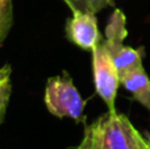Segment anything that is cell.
I'll return each mask as SVG.
<instances>
[{"label": "cell", "instance_id": "cell-10", "mask_svg": "<svg viewBox=\"0 0 150 149\" xmlns=\"http://www.w3.org/2000/svg\"><path fill=\"white\" fill-rule=\"evenodd\" d=\"M13 24L12 0H0V45L4 44Z\"/></svg>", "mask_w": 150, "mask_h": 149}, {"label": "cell", "instance_id": "cell-13", "mask_svg": "<svg viewBox=\"0 0 150 149\" xmlns=\"http://www.w3.org/2000/svg\"><path fill=\"white\" fill-rule=\"evenodd\" d=\"M149 149H150V148H149Z\"/></svg>", "mask_w": 150, "mask_h": 149}, {"label": "cell", "instance_id": "cell-11", "mask_svg": "<svg viewBox=\"0 0 150 149\" xmlns=\"http://www.w3.org/2000/svg\"><path fill=\"white\" fill-rule=\"evenodd\" d=\"M146 140H148V143H149V148H150V135H148V137H146Z\"/></svg>", "mask_w": 150, "mask_h": 149}, {"label": "cell", "instance_id": "cell-12", "mask_svg": "<svg viewBox=\"0 0 150 149\" xmlns=\"http://www.w3.org/2000/svg\"><path fill=\"white\" fill-rule=\"evenodd\" d=\"M67 149H74V147H71V148H67Z\"/></svg>", "mask_w": 150, "mask_h": 149}, {"label": "cell", "instance_id": "cell-9", "mask_svg": "<svg viewBox=\"0 0 150 149\" xmlns=\"http://www.w3.org/2000/svg\"><path fill=\"white\" fill-rule=\"evenodd\" d=\"M73 12H84L96 15L108 5H113V0H63Z\"/></svg>", "mask_w": 150, "mask_h": 149}, {"label": "cell", "instance_id": "cell-3", "mask_svg": "<svg viewBox=\"0 0 150 149\" xmlns=\"http://www.w3.org/2000/svg\"><path fill=\"white\" fill-rule=\"evenodd\" d=\"M92 75L96 94L105 103L108 111L116 112L115 104L117 91L121 84V77L104 42L99 44L92 50Z\"/></svg>", "mask_w": 150, "mask_h": 149}, {"label": "cell", "instance_id": "cell-2", "mask_svg": "<svg viewBox=\"0 0 150 149\" xmlns=\"http://www.w3.org/2000/svg\"><path fill=\"white\" fill-rule=\"evenodd\" d=\"M44 100L52 115L59 119L70 118L78 123L86 121V102L82 99L67 71L47 79Z\"/></svg>", "mask_w": 150, "mask_h": 149}, {"label": "cell", "instance_id": "cell-4", "mask_svg": "<svg viewBox=\"0 0 150 149\" xmlns=\"http://www.w3.org/2000/svg\"><path fill=\"white\" fill-rule=\"evenodd\" d=\"M66 37L80 49L92 52L100 44V32L95 15L73 12V17L66 24Z\"/></svg>", "mask_w": 150, "mask_h": 149}, {"label": "cell", "instance_id": "cell-6", "mask_svg": "<svg viewBox=\"0 0 150 149\" xmlns=\"http://www.w3.org/2000/svg\"><path fill=\"white\" fill-rule=\"evenodd\" d=\"M121 86L130 92L133 99L150 111V78L144 67L122 75Z\"/></svg>", "mask_w": 150, "mask_h": 149}, {"label": "cell", "instance_id": "cell-5", "mask_svg": "<svg viewBox=\"0 0 150 149\" xmlns=\"http://www.w3.org/2000/svg\"><path fill=\"white\" fill-rule=\"evenodd\" d=\"M104 45L108 49L112 57L115 66L119 71L120 77L136 70V69L144 67L142 66V52L138 49H133L124 44H113L104 40Z\"/></svg>", "mask_w": 150, "mask_h": 149}, {"label": "cell", "instance_id": "cell-8", "mask_svg": "<svg viewBox=\"0 0 150 149\" xmlns=\"http://www.w3.org/2000/svg\"><path fill=\"white\" fill-rule=\"evenodd\" d=\"M11 74H12V66L9 63H5L0 70V123H3L5 119V112L12 94Z\"/></svg>", "mask_w": 150, "mask_h": 149}, {"label": "cell", "instance_id": "cell-7", "mask_svg": "<svg viewBox=\"0 0 150 149\" xmlns=\"http://www.w3.org/2000/svg\"><path fill=\"white\" fill-rule=\"evenodd\" d=\"M127 37V18L124 13L119 8H116L109 16L108 24L105 26V41L113 42V44H124V40Z\"/></svg>", "mask_w": 150, "mask_h": 149}, {"label": "cell", "instance_id": "cell-1", "mask_svg": "<svg viewBox=\"0 0 150 149\" xmlns=\"http://www.w3.org/2000/svg\"><path fill=\"white\" fill-rule=\"evenodd\" d=\"M74 149H149V143L125 115L108 111L86 127Z\"/></svg>", "mask_w": 150, "mask_h": 149}]
</instances>
